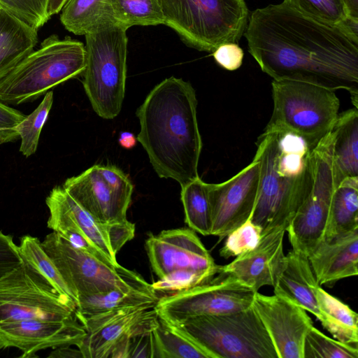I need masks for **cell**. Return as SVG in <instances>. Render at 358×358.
I'll return each mask as SVG.
<instances>
[{
  "mask_svg": "<svg viewBox=\"0 0 358 358\" xmlns=\"http://www.w3.org/2000/svg\"><path fill=\"white\" fill-rule=\"evenodd\" d=\"M284 230H274L262 236L252 250L241 254L220 271L233 275L255 292L264 286H273L285 262Z\"/></svg>",
  "mask_w": 358,
  "mask_h": 358,
  "instance_id": "obj_20",
  "label": "cell"
},
{
  "mask_svg": "<svg viewBox=\"0 0 358 358\" xmlns=\"http://www.w3.org/2000/svg\"><path fill=\"white\" fill-rule=\"evenodd\" d=\"M196 92L188 81L174 76L155 85L136 110L137 141L162 178L180 186L199 177L202 140L196 116Z\"/></svg>",
  "mask_w": 358,
  "mask_h": 358,
  "instance_id": "obj_2",
  "label": "cell"
},
{
  "mask_svg": "<svg viewBox=\"0 0 358 358\" xmlns=\"http://www.w3.org/2000/svg\"><path fill=\"white\" fill-rule=\"evenodd\" d=\"M243 34L249 52L273 80L346 90L358 109V39L341 27L282 1L254 10Z\"/></svg>",
  "mask_w": 358,
  "mask_h": 358,
  "instance_id": "obj_1",
  "label": "cell"
},
{
  "mask_svg": "<svg viewBox=\"0 0 358 358\" xmlns=\"http://www.w3.org/2000/svg\"><path fill=\"white\" fill-rule=\"evenodd\" d=\"M38 30L0 8V80L34 50Z\"/></svg>",
  "mask_w": 358,
  "mask_h": 358,
  "instance_id": "obj_23",
  "label": "cell"
},
{
  "mask_svg": "<svg viewBox=\"0 0 358 358\" xmlns=\"http://www.w3.org/2000/svg\"><path fill=\"white\" fill-rule=\"evenodd\" d=\"M271 87L273 108L266 128L294 132L313 149L338 116L340 101L335 91L286 79L273 80Z\"/></svg>",
  "mask_w": 358,
  "mask_h": 358,
  "instance_id": "obj_6",
  "label": "cell"
},
{
  "mask_svg": "<svg viewBox=\"0 0 358 358\" xmlns=\"http://www.w3.org/2000/svg\"><path fill=\"white\" fill-rule=\"evenodd\" d=\"M85 68V45L52 34L0 80V101L7 105L33 101L83 73Z\"/></svg>",
  "mask_w": 358,
  "mask_h": 358,
  "instance_id": "obj_4",
  "label": "cell"
},
{
  "mask_svg": "<svg viewBox=\"0 0 358 358\" xmlns=\"http://www.w3.org/2000/svg\"><path fill=\"white\" fill-rule=\"evenodd\" d=\"M357 229L358 177H347L334 190L323 239H331Z\"/></svg>",
  "mask_w": 358,
  "mask_h": 358,
  "instance_id": "obj_25",
  "label": "cell"
},
{
  "mask_svg": "<svg viewBox=\"0 0 358 358\" xmlns=\"http://www.w3.org/2000/svg\"><path fill=\"white\" fill-rule=\"evenodd\" d=\"M23 262L19 247L13 237L0 231V279Z\"/></svg>",
  "mask_w": 358,
  "mask_h": 358,
  "instance_id": "obj_39",
  "label": "cell"
},
{
  "mask_svg": "<svg viewBox=\"0 0 358 358\" xmlns=\"http://www.w3.org/2000/svg\"><path fill=\"white\" fill-rule=\"evenodd\" d=\"M18 247L23 261L44 275L61 294L74 301L69 288L38 238L26 235L21 238Z\"/></svg>",
  "mask_w": 358,
  "mask_h": 358,
  "instance_id": "obj_32",
  "label": "cell"
},
{
  "mask_svg": "<svg viewBox=\"0 0 358 358\" xmlns=\"http://www.w3.org/2000/svg\"><path fill=\"white\" fill-rule=\"evenodd\" d=\"M308 258L320 286L356 276L358 274V229L331 239H323Z\"/></svg>",
  "mask_w": 358,
  "mask_h": 358,
  "instance_id": "obj_21",
  "label": "cell"
},
{
  "mask_svg": "<svg viewBox=\"0 0 358 358\" xmlns=\"http://www.w3.org/2000/svg\"><path fill=\"white\" fill-rule=\"evenodd\" d=\"M252 307L268 332L278 358H303L306 336L313 327L306 310L275 294L258 292Z\"/></svg>",
  "mask_w": 358,
  "mask_h": 358,
  "instance_id": "obj_16",
  "label": "cell"
},
{
  "mask_svg": "<svg viewBox=\"0 0 358 358\" xmlns=\"http://www.w3.org/2000/svg\"><path fill=\"white\" fill-rule=\"evenodd\" d=\"M127 29L108 19L85 35L83 85L92 109L112 120L121 111L127 78Z\"/></svg>",
  "mask_w": 358,
  "mask_h": 358,
  "instance_id": "obj_3",
  "label": "cell"
},
{
  "mask_svg": "<svg viewBox=\"0 0 358 358\" xmlns=\"http://www.w3.org/2000/svg\"><path fill=\"white\" fill-rule=\"evenodd\" d=\"M283 1L303 14L342 28L347 20L351 17L344 0H284Z\"/></svg>",
  "mask_w": 358,
  "mask_h": 358,
  "instance_id": "obj_35",
  "label": "cell"
},
{
  "mask_svg": "<svg viewBox=\"0 0 358 358\" xmlns=\"http://www.w3.org/2000/svg\"><path fill=\"white\" fill-rule=\"evenodd\" d=\"M347 6L349 15L355 19H358V0H344Z\"/></svg>",
  "mask_w": 358,
  "mask_h": 358,
  "instance_id": "obj_46",
  "label": "cell"
},
{
  "mask_svg": "<svg viewBox=\"0 0 358 358\" xmlns=\"http://www.w3.org/2000/svg\"><path fill=\"white\" fill-rule=\"evenodd\" d=\"M152 334L155 358H215L203 345L159 317Z\"/></svg>",
  "mask_w": 358,
  "mask_h": 358,
  "instance_id": "obj_28",
  "label": "cell"
},
{
  "mask_svg": "<svg viewBox=\"0 0 358 358\" xmlns=\"http://www.w3.org/2000/svg\"><path fill=\"white\" fill-rule=\"evenodd\" d=\"M41 244L69 288L76 306L80 298L94 294L151 286L138 273L80 250L55 231L48 234Z\"/></svg>",
  "mask_w": 358,
  "mask_h": 358,
  "instance_id": "obj_9",
  "label": "cell"
},
{
  "mask_svg": "<svg viewBox=\"0 0 358 358\" xmlns=\"http://www.w3.org/2000/svg\"><path fill=\"white\" fill-rule=\"evenodd\" d=\"M20 138L19 134L15 128H0V144L12 142Z\"/></svg>",
  "mask_w": 358,
  "mask_h": 358,
  "instance_id": "obj_44",
  "label": "cell"
},
{
  "mask_svg": "<svg viewBox=\"0 0 358 358\" xmlns=\"http://www.w3.org/2000/svg\"><path fill=\"white\" fill-rule=\"evenodd\" d=\"M218 272L177 270L172 271L151 284L156 292L164 295L177 293L200 285Z\"/></svg>",
  "mask_w": 358,
  "mask_h": 358,
  "instance_id": "obj_38",
  "label": "cell"
},
{
  "mask_svg": "<svg viewBox=\"0 0 358 358\" xmlns=\"http://www.w3.org/2000/svg\"><path fill=\"white\" fill-rule=\"evenodd\" d=\"M49 0H0V8L39 29L51 17Z\"/></svg>",
  "mask_w": 358,
  "mask_h": 358,
  "instance_id": "obj_37",
  "label": "cell"
},
{
  "mask_svg": "<svg viewBox=\"0 0 358 358\" xmlns=\"http://www.w3.org/2000/svg\"><path fill=\"white\" fill-rule=\"evenodd\" d=\"M48 357L52 358L83 357L78 348L76 350L70 348V345L55 348Z\"/></svg>",
  "mask_w": 358,
  "mask_h": 358,
  "instance_id": "obj_42",
  "label": "cell"
},
{
  "mask_svg": "<svg viewBox=\"0 0 358 358\" xmlns=\"http://www.w3.org/2000/svg\"><path fill=\"white\" fill-rule=\"evenodd\" d=\"M85 329L76 317L66 320L27 319L0 324V350L15 348L20 357H36L38 351L81 342Z\"/></svg>",
  "mask_w": 358,
  "mask_h": 358,
  "instance_id": "obj_19",
  "label": "cell"
},
{
  "mask_svg": "<svg viewBox=\"0 0 358 358\" xmlns=\"http://www.w3.org/2000/svg\"><path fill=\"white\" fill-rule=\"evenodd\" d=\"M226 237V241L220 250V255L228 259L255 248L262 237V229L254 224L249 217Z\"/></svg>",
  "mask_w": 358,
  "mask_h": 358,
  "instance_id": "obj_36",
  "label": "cell"
},
{
  "mask_svg": "<svg viewBox=\"0 0 358 358\" xmlns=\"http://www.w3.org/2000/svg\"><path fill=\"white\" fill-rule=\"evenodd\" d=\"M50 215L49 229L64 239L81 237L96 247L114 266H120L117 254L134 237L135 225L106 224L96 220L64 189L55 187L45 199Z\"/></svg>",
  "mask_w": 358,
  "mask_h": 358,
  "instance_id": "obj_14",
  "label": "cell"
},
{
  "mask_svg": "<svg viewBox=\"0 0 358 358\" xmlns=\"http://www.w3.org/2000/svg\"><path fill=\"white\" fill-rule=\"evenodd\" d=\"M159 299V296L152 285L149 287L113 289L80 298L76 312L93 315L126 307L155 306Z\"/></svg>",
  "mask_w": 358,
  "mask_h": 358,
  "instance_id": "obj_27",
  "label": "cell"
},
{
  "mask_svg": "<svg viewBox=\"0 0 358 358\" xmlns=\"http://www.w3.org/2000/svg\"><path fill=\"white\" fill-rule=\"evenodd\" d=\"M255 292L231 274L219 271L200 285L159 297L155 308L159 318L176 326L196 316L247 309L252 306Z\"/></svg>",
  "mask_w": 358,
  "mask_h": 358,
  "instance_id": "obj_12",
  "label": "cell"
},
{
  "mask_svg": "<svg viewBox=\"0 0 358 358\" xmlns=\"http://www.w3.org/2000/svg\"><path fill=\"white\" fill-rule=\"evenodd\" d=\"M111 18L109 0H66L60 15V21L66 30L84 36Z\"/></svg>",
  "mask_w": 358,
  "mask_h": 358,
  "instance_id": "obj_29",
  "label": "cell"
},
{
  "mask_svg": "<svg viewBox=\"0 0 358 358\" xmlns=\"http://www.w3.org/2000/svg\"><path fill=\"white\" fill-rule=\"evenodd\" d=\"M213 55L220 66L228 71H235L242 65L243 51L238 44L227 43L218 46Z\"/></svg>",
  "mask_w": 358,
  "mask_h": 358,
  "instance_id": "obj_40",
  "label": "cell"
},
{
  "mask_svg": "<svg viewBox=\"0 0 358 358\" xmlns=\"http://www.w3.org/2000/svg\"><path fill=\"white\" fill-rule=\"evenodd\" d=\"M332 156L337 185L345 178L358 177V109L338 114L331 129Z\"/></svg>",
  "mask_w": 358,
  "mask_h": 358,
  "instance_id": "obj_24",
  "label": "cell"
},
{
  "mask_svg": "<svg viewBox=\"0 0 358 358\" xmlns=\"http://www.w3.org/2000/svg\"><path fill=\"white\" fill-rule=\"evenodd\" d=\"M66 0H49L48 13L50 17L59 13Z\"/></svg>",
  "mask_w": 358,
  "mask_h": 358,
  "instance_id": "obj_45",
  "label": "cell"
},
{
  "mask_svg": "<svg viewBox=\"0 0 358 358\" xmlns=\"http://www.w3.org/2000/svg\"><path fill=\"white\" fill-rule=\"evenodd\" d=\"M260 161H252L231 178L208 183L212 236L220 239L244 223L255 207L259 179Z\"/></svg>",
  "mask_w": 358,
  "mask_h": 358,
  "instance_id": "obj_15",
  "label": "cell"
},
{
  "mask_svg": "<svg viewBox=\"0 0 358 358\" xmlns=\"http://www.w3.org/2000/svg\"><path fill=\"white\" fill-rule=\"evenodd\" d=\"M319 320L334 338L345 344L358 343V315L348 304L320 286L316 290Z\"/></svg>",
  "mask_w": 358,
  "mask_h": 358,
  "instance_id": "obj_26",
  "label": "cell"
},
{
  "mask_svg": "<svg viewBox=\"0 0 358 358\" xmlns=\"http://www.w3.org/2000/svg\"><path fill=\"white\" fill-rule=\"evenodd\" d=\"M317 282L306 255L291 250L274 284V294L284 298L320 317L316 290Z\"/></svg>",
  "mask_w": 358,
  "mask_h": 358,
  "instance_id": "obj_22",
  "label": "cell"
},
{
  "mask_svg": "<svg viewBox=\"0 0 358 358\" xmlns=\"http://www.w3.org/2000/svg\"><path fill=\"white\" fill-rule=\"evenodd\" d=\"M76 304L23 262L0 279V324L27 319L76 317Z\"/></svg>",
  "mask_w": 358,
  "mask_h": 358,
  "instance_id": "obj_10",
  "label": "cell"
},
{
  "mask_svg": "<svg viewBox=\"0 0 358 358\" xmlns=\"http://www.w3.org/2000/svg\"><path fill=\"white\" fill-rule=\"evenodd\" d=\"M357 346L331 338L314 326L306 336L303 358H357Z\"/></svg>",
  "mask_w": 358,
  "mask_h": 358,
  "instance_id": "obj_34",
  "label": "cell"
},
{
  "mask_svg": "<svg viewBox=\"0 0 358 358\" xmlns=\"http://www.w3.org/2000/svg\"><path fill=\"white\" fill-rule=\"evenodd\" d=\"M26 115L0 101V128H15Z\"/></svg>",
  "mask_w": 358,
  "mask_h": 358,
  "instance_id": "obj_41",
  "label": "cell"
},
{
  "mask_svg": "<svg viewBox=\"0 0 358 358\" xmlns=\"http://www.w3.org/2000/svg\"><path fill=\"white\" fill-rule=\"evenodd\" d=\"M52 103L53 92L48 91L37 108L15 127L21 139L20 152L26 157L34 154L37 150L41 132Z\"/></svg>",
  "mask_w": 358,
  "mask_h": 358,
  "instance_id": "obj_33",
  "label": "cell"
},
{
  "mask_svg": "<svg viewBox=\"0 0 358 358\" xmlns=\"http://www.w3.org/2000/svg\"><path fill=\"white\" fill-rule=\"evenodd\" d=\"M76 316L86 331L77 346L83 358H127L131 340L152 331L159 319L153 305Z\"/></svg>",
  "mask_w": 358,
  "mask_h": 358,
  "instance_id": "obj_13",
  "label": "cell"
},
{
  "mask_svg": "<svg viewBox=\"0 0 358 358\" xmlns=\"http://www.w3.org/2000/svg\"><path fill=\"white\" fill-rule=\"evenodd\" d=\"M164 24L187 45L213 52L222 44H238L249 18L245 0H160Z\"/></svg>",
  "mask_w": 358,
  "mask_h": 358,
  "instance_id": "obj_5",
  "label": "cell"
},
{
  "mask_svg": "<svg viewBox=\"0 0 358 358\" xmlns=\"http://www.w3.org/2000/svg\"><path fill=\"white\" fill-rule=\"evenodd\" d=\"M118 143L123 148L129 150L136 145L137 138L129 131H123L120 134Z\"/></svg>",
  "mask_w": 358,
  "mask_h": 358,
  "instance_id": "obj_43",
  "label": "cell"
},
{
  "mask_svg": "<svg viewBox=\"0 0 358 358\" xmlns=\"http://www.w3.org/2000/svg\"><path fill=\"white\" fill-rule=\"evenodd\" d=\"M145 248L158 278L177 270L219 272L217 265L195 231L182 228L149 234Z\"/></svg>",
  "mask_w": 358,
  "mask_h": 358,
  "instance_id": "obj_18",
  "label": "cell"
},
{
  "mask_svg": "<svg viewBox=\"0 0 358 358\" xmlns=\"http://www.w3.org/2000/svg\"><path fill=\"white\" fill-rule=\"evenodd\" d=\"M113 20L127 29L164 24L160 0H109Z\"/></svg>",
  "mask_w": 358,
  "mask_h": 358,
  "instance_id": "obj_31",
  "label": "cell"
},
{
  "mask_svg": "<svg viewBox=\"0 0 358 358\" xmlns=\"http://www.w3.org/2000/svg\"><path fill=\"white\" fill-rule=\"evenodd\" d=\"M257 143L255 155L260 161L259 187L250 219L262 229V236L274 230L286 231L309 193L312 173L295 177L277 166L273 130L265 129Z\"/></svg>",
  "mask_w": 358,
  "mask_h": 358,
  "instance_id": "obj_8",
  "label": "cell"
},
{
  "mask_svg": "<svg viewBox=\"0 0 358 358\" xmlns=\"http://www.w3.org/2000/svg\"><path fill=\"white\" fill-rule=\"evenodd\" d=\"M173 327L203 345L215 358H278L270 336L252 306L229 314L194 317Z\"/></svg>",
  "mask_w": 358,
  "mask_h": 358,
  "instance_id": "obj_7",
  "label": "cell"
},
{
  "mask_svg": "<svg viewBox=\"0 0 358 358\" xmlns=\"http://www.w3.org/2000/svg\"><path fill=\"white\" fill-rule=\"evenodd\" d=\"M180 187L185 223L189 229L203 236L210 235L212 218L208 183L198 177Z\"/></svg>",
  "mask_w": 358,
  "mask_h": 358,
  "instance_id": "obj_30",
  "label": "cell"
},
{
  "mask_svg": "<svg viewBox=\"0 0 358 358\" xmlns=\"http://www.w3.org/2000/svg\"><path fill=\"white\" fill-rule=\"evenodd\" d=\"M331 130L310 153L312 185L287 232L292 250L308 257L324 238L332 194L337 185Z\"/></svg>",
  "mask_w": 358,
  "mask_h": 358,
  "instance_id": "obj_11",
  "label": "cell"
},
{
  "mask_svg": "<svg viewBox=\"0 0 358 358\" xmlns=\"http://www.w3.org/2000/svg\"><path fill=\"white\" fill-rule=\"evenodd\" d=\"M91 216L106 224L128 222L127 212L134 185H116L101 173L99 164L66 179L62 186Z\"/></svg>",
  "mask_w": 358,
  "mask_h": 358,
  "instance_id": "obj_17",
  "label": "cell"
}]
</instances>
